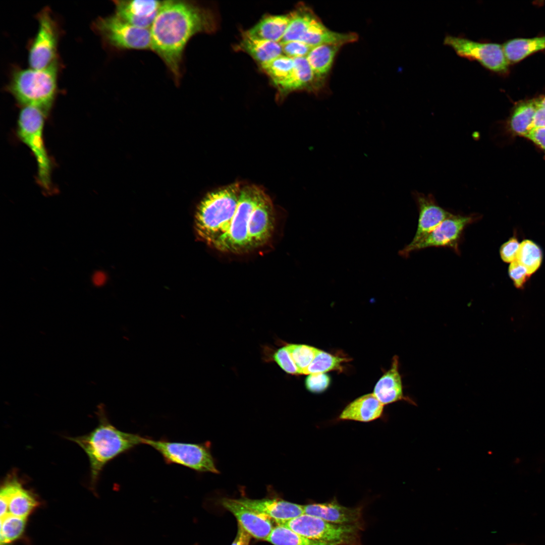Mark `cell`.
Masks as SVG:
<instances>
[{
  "label": "cell",
  "instance_id": "4",
  "mask_svg": "<svg viewBox=\"0 0 545 545\" xmlns=\"http://www.w3.org/2000/svg\"><path fill=\"white\" fill-rule=\"evenodd\" d=\"M57 74V61L44 69H18L13 73L8 89L23 106L37 107L47 114L56 96Z\"/></svg>",
  "mask_w": 545,
  "mask_h": 545
},
{
  "label": "cell",
  "instance_id": "22",
  "mask_svg": "<svg viewBox=\"0 0 545 545\" xmlns=\"http://www.w3.org/2000/svg\"><path fill=\"white\" fill-rule=\"evenodd\" d=\"M341 46L321 44L314 46L306 57L318 82L330 72L335 56Z\"/></svg>",
  "mask_w": 545,
  "mask_h": 545
},
{
  "label": "cell",
  "instance_id": "21",
  "mask_svg": "<svg viewBox=\"0 0 545 545\" xmlns=\"http://www.w3.org/2000/svg\"><path fill=\"white\" fill-rule=\"evenodd\" d=\"M289 22V15L268 16L247 32L255 38L281 42Z\"/></svg>",
  "mask_w": 545,
  "mask_h": 545
},
{
  "label": "cell",
  "instance_id": "32",
  "mask_svg": "<svg viewBox=\"0 0 545 545\" xmlns=\"http://www.w3.org/2000/svg\"><path fill=\"white\" fill-rule=\"evenodd\" d=\"M285 346L297 368L298 374H303L313 360L318 349L303 344H289Z\"/></svg>",
  "mask_w": 545,
  "mask_h": 545
},
{
  "label": "cell",
  "instance_id": "38",
  "mask_svg": "<svg viewBox=\"0 0 545 545\" xmlns=\"http://www.w3.org/2000/svg\"><path fill=\"white\" fill-rule=\"evenodd\" d=\"M545 151V128H535L525 137Z\"/></svg>",
  "mask_w": 545,
  "mask_h": 545
},
{
  "label": "cell",
  "instance_id": "7",
  "mask_svg": "<svg viewBox=\"0 0 545 545\" xmlns=\"http://www.w3.org/2000/svg\"><path fill=\"white\" fill-rule=\"evenodd\" d=\"M277 524L288 527L305 537L335 545L353 544L357 539L359 530L358 525L333 523L304 513Z\"/></svg>",
  "mask_w": 545,
  "mask_h": 545
},
{
  "label": "cell",
  "instance_id": "5",
  "mask_svg": "<svg viewBox=\"0 0 545 545\" xmlns=\"http://www.w3.org/2000/svg\"><path fill=\"white\" fill-rule=\"evenodd\" d=\"M45 115L37 107L23 106L18 117L17 134L33 154L37 162L38 181L48 191L51 186V164L43 137Z\"/></svg>",
  "mask_w": 545,
  "mask_h": 545
},
{
  "label": "cell",
  "instance_id": "25",
  "mask_svg": "<svg viewBox=\"0 0 545 545\" xmlns=\"http://www.w3.org/2000/svg\"><path fill=\"white\" fill-rule=\"evenodd\" d=\"M294 68L290 77L279 88L284 91L307 89L318 83L306 57L294 58ZM317 85H318L317 84Z\"/></svg>",
  "mask_w": 545,
  "mask_h": 545
},
{
  "label": "cell",
  "instance_id": "1",
  "mask_svg": "<svg viewBox=\"0 0 545 545\" xmlns=\"http://www.w3.org/2000/svg\"><path fill=\"white\" fill-rule=\"evenodd\" d=\"M196 231L216 250L246 253L265 245L275 230L270 198L260 187L234 183L208 194L198 206Z\"/></svg>",
  "mask_w": 545,
  "mask_h": 545
},
{
  "label": "cell",
  "instance_id": "6",
  "mask_svg": "<svg viewBox=\"0 0 545 545\" xmlns=\"http://www.w3.org/2000/svg\"><path fill=\"white\" fill-rule=\"evenodd\" d=\"M143 444L157 451L167 463L179 464L198 472L219 473L209 444L154 440L144 437Z\"/></svg>",
  "mask_w": 545,
  "mask_h": 545
},
{
  "label": "cell",
  "instance_id": "24",
  "mask_svg": "<svg viewBox=\"0 0 545 545\" xmlns=\"http://www.w3.org/2000/svg\"><path fill=\"white\" fill-rule=\"evenodd\" d=\"M537 108L535 99L520 102L514 108L509 119L510 130L518 135L526 137L533 129V122Z\"/></svg>",
  "mask_w": 545,
  "mask_h": 545
},
{
  "label": "cell",
  "instance_id": "29",
  "mask_svg": "<svg viewBox=\"0 0 545 545\" xmlns=\"http://www.w3.org/2000/svg\"><path fill=\"white\" fill-rule=\"evenodd\" d=\"M541 258L540 249L535 243L525 240L520 244L516 260L526 268L529 275L538 269Z\"/></svg>",
  "mask_w": 545,
  "mask_h": 545
},
{
  "label": "cell",
  "instance_id": "13",
  "mask_svg": "<svg viewBox=\"0 0 545 545\" xmlns=\"http://www.w3.org/2000/svg\"><path fill=\"white\" fill-rule=\"evenodd\" d=\"M221 502L226 509L235 516L238 523L251 536L258 539L266 540L274 527L272 519L244 506L236 499L223 498Z\"/></svg>",
  "mask_w": 545,
  "mask_h": 545
},
{
  "label": "cell",
  "instance_id": "11",
  "mask_svg": "<svg viewBox=\"0 0 545 545\" xmlns=\"http://www.w3.org/2000/svg\"><path fill=\"white\" fill-rule=\"evenodd\" d=\"M38 20V30L29 49L28 62L30 68L41 69L57 61L58 31L48 8L40 12Z\"/></svg>",
  "mask_w": 545,
  "mask_h": 545
},
{
  "label": "cell",
  "instance_id": "20",
  "mask_svg": "<svg viewBox=\"0 0 545 545\" xmlns=\"http://www.w3.org/2000/svg\"><path fill=\"white\" fill-rule=\"evenodd\" d=\"M240 48L261 66L283 54L281 42L257 39L243 33Z\"/></svg>",
  "mask_w": 545,
  "mask_h": 545
},
{
  "label": "cell",
  "instance_id": "39",
  "mask_svg": "<svg viewBox=\"0 0 545 545\" xmlns=\"http://www.w3.org/2000/svg\"><path fill=\"white\" fill-rule=\"evenodd\" d=\"M251 536L238 523L237 533L231 545H249Z\"/></svg>",
  "mask_w": 545,
  "mask_h": 545
},
{
  "label": "cell",
  "instance_id": "18",
  "mask_svg": "<svg viewBox=\"0 0 545 545\" xmlns=\"http://www.w3.org/2000/svg\"><path fill=\"white\" fill-rule=\"evenodd\" d=\"M372 394L384 405L404 401L416 405V403L403 393L401 376L399 371V358L395 356L391 368L376 384Z\"/></svg>",
  "mask_w": 545,
  "mask_h": 545
},
{
  "label": "cell",
  "instance_id": "31",
  "mask_svg": "<svg viewBox=\"0 0 545 545\" xmlns=\"http://www.w3.org/2000/svg\"><path fill=\"white\" fill-rule=\"evenodd\" d=\"M348 359L335 356L318 349L313 360L303 371L304 374L325 373L334 370H340L342 363Z\"/></svg>",
  "mask_w": 545,
  "mask_h": 545
},
{
  "label": "cell",
  "instance_id": "35",
  "mask_svg": "<svg viewBox=\"0 0 545 545\" xmlns=\"http://www.w3.org/2000/svg\"><path fill=\"white\" fill-rule=\"evenodd\" d=\"M273 356L274 360L285 372L292 374H298L297 368L286 346L279 349Z\"/></svg>",
  "mask_w": 545,
  "mask_h": 545
},
{
  "label": "cell",
  "instance_id": "9",
  "mask_svg": "<svg viewBox=\"0 0 545 545\" xmlns=\"http://www.w3.org/2000/svg\"><path fill=\"white\" fill-rule=\"evenodd\" d=\"M444 43L459 56L476 60L492 71L504 73L508 70L509 63L503 46L499 44L480 42L452 35L445 37Z\"/></svg>",
  "mask_w": 545,
  "mask_h": 545
},
{
  "label": "cell",
  "instance_id": "27",
  "mask_svg": "<svg viewBox=\"0 0 545 545\" xmlns=\"http://www.w3.org/2000/svg\"><path fill=\"white\" fill-rule=\"evenodd\" d=\"M266 541L274 545H335L305 537L280 525L274 527Z\"/></svg>",
  "mask_w": 545,
  "mask_h": 545
},
{
  "label": "cell",
  "instance_id": "15",
  "mask_svg": "<svg viewBox=\"0 0 545 545\" xmlns=\"http://www.w3.org/2000/svg\"><path fill=\"white\" fill-rule=\"evenodd\" d=\"M419 211L415 235L409 245H413L432 232L452 213L440 206L431 194L415 191L412 193Z\"/></svg>",
  "mask_w": 545,
  "mask_h": 545
},
{
  "label": "cell",
  "instance_id": "12",
  "mask_svg": "<svg viewBox=\"0 0 545 545\" xmlns=\"http://www.w3.org/2000/svg\"><path fill=\"white\" fill-rule=\"evenodd\" d=\"M5 480L0 492L1 517L10 513L26 518L38 504L36 497L23 486L15 474Z\"/></svg>",
  "mask_w": 545,
  "mask_h": 545
},
{
  "label": "cell",
  "instance_id": "3",
  "mask_svg": "<svg viewBox=\"0 0 545 545\" xmlns=\"http://www.w3.org/2000/svg\"><path fill=\"white\" fill-rule=\"evenodd\" d=\"M98 415V425L90 432L68 438L78 445L87 454L92 487L96 485L102 470L108 462L135 447L143 444L144 438L119 429L110 422L101 407Z\"/></svg>",
  "mask_w": 545,
  "mask_h": 545
},
{
  "label": "cell",
  "instance_id": "23",
  "mask_svg": "<svg viewBox=\"0 0 545 545\" xmlns=\"http://www.w3.org/2000/svg\"><path fill=\"white\" fill-rule=\"evenodd\" d=\"M502 46L509 63H515L531 53L545 49V36L513 39Z\"/></svg>",
  "mask_w": 545,
  "mask_h": 545
},
{
  "label": "cell",
  "instance_id": "17",
  "mask_svg": "<svg viewBox=\"0 0 545 545\" xmlns=\"http://www.w3.org/2000/svg\"><path fill=\"white\" fill-rule=\"evenodd\" d=\"M303 510L304 514L331 523L345 525H358L362 514L361 508L343 506L336 498L326 502L303 505Z\"/></svg>",
  "mask_w": 545,
  "mask_h": 545
},
{
  "label": "cell",
  "instance_id": "40",
  "mask_svg": "<svg viewBox=\"0 0 545 545\" xmlns=\"http://www.w3.org/2000/svg\"><path fill=\"white\" fill-rule=\"evenodd\" d=\"M535 128H545V108L538 105L533 122V129Z\"/></svg>",
  "mask_w": 545,
  "mask_h": 545
},
{
  "label": "cell",
  "instance_id": "16",
  "mask_svg": "<svg viewBox=\"0 0 545 545\" xmlns=\"http://www.w3.org/2000/svg\"><path fill=\"white\" fill-rule=\"evenodd\" d=\"M244 506L269 517L276 523L288 521L304 514L303 506L278 498L236 499Z\"/></svg>",
  "mask_w": 545,
  "mask_h": 545
},
{
  "label": "cell",
  "instance_id": "19",
  "mask_svg": "<svg viewBox=\"0 0 545 545\" xmlns=\"http://www.w3.org/2000/svg\"><path fill=\"white\" fill-rule=\"evenodd\" d=\"M384 406L372 393L364 395L348 404L341 411L337 420L372 421L382 416Z\"/></svg>",
  "mask_w": 545,
  "mask_h": 545
},
{
  "label": "cell",
  "instance_id": "14",
  "mask_svg": "<svg viewBox=\"0 0 545 545\" xmlns=\"http://www.w3.org/2000/svg\"><path fill=\"white\" fill-rule=\"evenodd\" d=\"M115 14L123 20L139 28L150 29L162 1L155 0H116Z\"/></svg>",
  "mask_w": 545,
  "mask_h": 545
},
{
  "label": "cell",
  "instance_id": "41",
  "mask_svg": "<svg viewBox=\"0 0 545 545\" xmlns=\"http://www.w3.org/2000/svg\"><path fill=\"white\" fill-rule=\"evenodd\" d=\"M103 277L101 273L99 272H96L93 275V277L92 278V281L94 284L96 285H99L102 283L103 280Z\"/></svg>",
  "mask_w": 545,
  "mask_h": 545
},
{
  "label": "cell",
  "instance_id": "42",
  "mask_svg": "<svg viewBox=\"0 0 545 545\" xmlns=\"http://www.w3.org/2000/svg\"><path fill=\"white\" fill-rule=\"evenodd\" d=\"M536 105L545 108V96L535 99Z\"/></svg>",
  "mask_w": 545,
  "mask_h": 545
},
{
  "label": "cell",
  "instance_id": "34",
  "mask_svg": "<svg viewBox=\"0 0 545 545\" xmlns=\"http://www.w3.org/2000/svg\"><path fill=\"white\" fill-rule=\"evenodd\" d=\"M281 43L283 54L292 59L306 57L313 47L298 40Z\"/></svg>",
  "mask_w": 545,
  "mask_h": 545
},
{
  "label": "cell",
  "instance_id": "8",
  "mask_svg": "<svg viewBox=\"0 0 545 545\" xmlns=\"http://www.w3.org/2000/svg\"><path fill=\"white\" fill-rule=\"evenodd\" d=\"M95 28L104 42L117 50L151 49L150 29L135 26L115 14L99 18Z\"/></svg>",
  "mask_w": 545,
  "mask_h": 545
},
{
  "label": "cell",
  "instance_id": "2",
  "mask_svg": "<svg viewBox=\"0 0 545 545\" xmlns=\"http://www.w3.org/2000/svg\"><path fill=\"white\" fill-rule=\"evenodd\" d=\"M211 12L192 1H162L150 28L151 49L164 63L176 85L183 73L185 49L196 34L214 28Z\"/></svg>",
  "mask_w": 545,
  "mask_h": 545
},
{
  "label": "cell",
  "instance_id": "43",
  "mask_svg": "<svg viewBox=\"0 0 545 545\" xmlns=\"http://www.w3.org/2000/svg\"><path fill=\"white\" fill-rule=\"evenodd\" d=\"M512 545H518V544H512Z\"/></svg>",
  "mask_w": 545,
  "mask_h": 545
},
{
  "label": "cell",
  "instance_id": "10",
  "mask_svg": "<svg viewBox=\"0 0 545 545\" xmlns=\"http://www.w3.org/2000/svg\"><path fill=\"white\" fill-rule=\"evenodd\" d=\"M478 217L476 214L462 215L452 213L432 232L413 245H407L399 252L407 257L412 251L430 247H446L459 252L458 244L465 228Z\"/></svg>",
  "mask_w": 545,
  "mask_h": 545
},
{
  "label": "cell",
  "instance_id": "30",
  "mask_svg": "<svg viewBox=\"0 0 545 545\" xmlns=\"http://www.w3.org/2000/svg\"><path fill=\"white\" fill-rule=\"evenodd\" d=\"M26 518L10 513L1 518L0 544L6 545L19 538L23 534Z\"/></svg>",
  "mask_w": 545,
  "mask_h": 545
},
{
  "label": "cell",
  "instance_id": "28",
  "mask_svg": "<svg viewBox=\"0 0 545 545\" xmlns=\"http://www.w3.org/2000/svg\"><path fill=\"white\" fill-rule=\"evenodd\" d=\"M294 60L284 54L261 65V68L279 87L291 76L294 68Z\"/></svg>",
  "mask_w": 545,
  "mask_h": 545
},
{
  "label": "cell",
  "instance_id": "37",
  "mask_svg": "<svg viewBox=\"0 0 545 545\" xmlns=\"http://www.w3.org/2000/svg\"><path fill=\"white\" fill-rule=\"evenodd\" d=\"M520 244L517 240L512 238L504 243L500 248V255L506 262H512L516 259Z\"/></svg>",
  "mask_w": 545,
  "mask_h": 545
},
{
  "label": "cell",
  "instance_id": "33",
  "mask_svg": "<svg viewBox=\"0 0 545 545\" xmlns=\"http://www.w3.org/2000/svg\"><path fill=\"white\" fill-rule=\"evenodd\" d=\"M305 380L308 391L313 393H321L325 391L330 384V377L325 373H311Z\"/></svg>",
  "mask_w": 545,
  "mask_h": 545
},
{
  "label": "cell",
  "instance_id": "36",
  "mask_svg": "<svg viewBox=\"0 0 545 545\" xmlns=\"http://www.w3.org/2000/svg\"><path fill=\"white\" fill-rule=\"evenodd\" d=\"M509 274L517 288L522 287L529 276L526 268L517 260L511 262L509 267Z\"/></svg>",
  "mask_w": 545,
  "mask_h": 545
},
{
  "label": "cell",
  "instance_id": "26",
  "mask_svg": "<svg viewBox=\"0 0 545 545\" xmlns=\"http://www.w3.org/2000/svg\"><path fill=\"white\" fill-rule=\"evenodd\" d=\"M290 22L281 43L299 41L316 16L309 8L302 5L289 15Z\"/></svg>",
  "mask_w": 545,
  "mask_h": 545
}]
</instances>
